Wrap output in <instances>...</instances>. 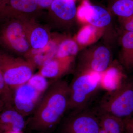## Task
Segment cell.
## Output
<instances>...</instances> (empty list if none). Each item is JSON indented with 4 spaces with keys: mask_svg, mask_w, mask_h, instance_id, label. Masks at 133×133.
Listing matches in <instances>:
<instances>
[{
    "mask_svg": "<svg viewBox=\"0 0 133 133\" xmlns=\"http://www.w3.org/2000/svg\"><path fill=\"white\" fill-rule=\"evenodd\" d=\"M57 44L53 40H50L44 48L39 49L30 50L26 54L27 60L34 66L41 68L55 57L57 51Z\"/></svg>",
    "mask_w": 133,
    "mask_h": 133,
    "instance_id": "obj_10",
    "label": "cell"
},
{
    "mask_svg": "<svg viewBox=\"0 0 133 133\" xmlns=\"http://www.w3.org/2000/svg\"><path fill=\"white\" fill-rule=\"evenodd\" d=\"M69 83L54 80L49 84L27 122L29 130L37 132L52 131L58 125L69 107Z\"/></svg>",
    "mask_w": 133,
    "mask_h": 133,
    "instance_id": "obj_1",
    "label": "cell"
},
{
    "mask_svg": "<svg viewBox=\"0 0 133 133\" xmlns=\"http://www.w3.org/2000/svg\"><path fill=\"white\" fill-rule=\"evenodd\" d=\"M2 133H23V132H15L14 131H8Z\"/></svg>",
    "mask_w": 133,
    "mask_h": 133,
    "instance_id": "obj_25",
    "label": "cell"
},
{
    "mask_svg": "<svg viewBox=\"0 0 133 133\" xmlns=\"http://www.w3.org/2000/svg\"><path fill=\"white\" fill-rule=\"evenodd\" d=\"M26 124L24 116L14 106L5 108L0 112V133L8 131L23 132Z\"/></svg>",
    "mask_w": 133,
    "mask_h": 133,
    "instance_id": "obj_9",
    "label": "cell"
},
{
    "mask_svg": "<svg viewBox=\"0 0 133 133\" xmlns=\"http://www.w3.org/2000/svg\"><path fill=\"white\" fill-rule=\"evenodd\" d=\"M110 61V53L105 47L98 48L92 56L85 61L83 70L102 73L108 67Z\"/></svg>",
    "mask_w": 133,
    "mask_h": 133,
    "instance_id": "obj_12",
    "label": "cell"
},
{
    "mask_svg": "<svg viewBox=\"0 0 133 133\" xmlns=\"http://www.w3.org/2000/svg\"><path fill=\"white\" fill-rule=\"evenodd\" d=\"M4 108V105L3 104L2 102L0 101V112Z\"/></svg>",
    "mask_w": 133,
    "mask_h": 133,
    "instance_id": "obj_26",
    "label": "cell"
},
{
    "mask_svg": "<svg viewBox=\"0 0 133 133\" xmlns=\"http://www.w3.org/2000/svg\"><path fill=\"white\" fill-rule=\"evenodd\" d=\"M37 4L41 7L48 8L51 6L53 0H37Z\"/></svg>",
    "mask_w": 133,
    "mask_h": 133,
    "instance_id": "obj_24",
    "label": "cell"
},
{
    "mask_svg": "<svg viewBox=\"0 0 133 133\" xmlns=\"http://www.w3.org/2000/svg\"><path fill=\"white\" fill-rule=\"evenodd\" d=\"M121 61L127 70H133V32L126 31L121 39Z\"/></svg>",
    "mask_w": 133,
    "mask_h": 133,
    "instance_id": "obj_17",
    "label": "cell"
},
{
    "mask_svg": "<svg viewBox=\"0 0 133 133\" xmlns=\"http://www.w3.org/2000/svg\"><path fill=\"white\" fill-rule=\"evenodd\" d=\"M95 31V28L93 26H86L81 30L77 36V40L80 44L87 43Z\"/></svg>",
    "mask_w": 133,
    "mask_h": 133,
    "instance_id": "obj_21",
    "label": "cell"
},
{
    "mask_svg": "<svg viewBox=\"0 0 133 133\" xmlns=\"http://www.w3.org/2000/svg\"><path fill=\"white\" fill-rule=\"evenodd\" d=\"M124 121L133 115V81H124L116 90L107 92L94 110Z\"/></svg>",
    "mask_w": 133,
    "mask_h": 133,
    "instance_id": "obj_3",
    "label": "cell"
},
{
    "mask_svg": "<svg viewBox=\"0 0 133 133\" xmlns=\"http://www.w3.org/2000/svg\"><path fill=\"white\" fill-rule=\"evenodd\" d=\"M70 63L55 58L41 67L39 74L45 78L57 80L68 69Z\"/></svg>",
    "mask_w": 133,
    "mask_h": 133,
    "instance_id": "obj_15",
    "label": "cell"
},
{
    "mask_svg": "<svg viewBox=\"0 0 133 133\" xmlns=\"http://www.w3.org/2000/svg\"><path fill=\"white\" fill-rule=\"evenodd\" d=\"M35 68L26 60L0 52V69L7 84L13 91L28 82Z\"/></svg>",
    "mask_w": 133,
    "mask_h": 133,
    "instance_id": "obj_4",
    "label": "cell"
},
{
    "mask_svg": "<svg viewBox=\"0 0 133 133\" xmlns=\"http://www.w3.org/2000/svg\"><path fill=\"white\" fill-rule=\"evenodd\" d=\"M0 44L11 51L26 55L31 48L25 22L14 19L5 21L0 29Z\"/></svg>",
    "mask_w": 133,
    "mask_h": 133,
    "instance_id": "obj_5",
    "label": "cell"
},
{
    "mask_svg": "<svg viewBox=\"0 0 133 133\" xmlns=\"http://www.w3.org/2000/svg\"><path fill=\"white\" fill-rule=\"evenodd\" d=\"M0 101L4 108L13 106V92L5 82L0 69Z\"/></svg>",
    "mask_w": 133,
    "mask_h": 133,
    "instance_id": "obj_20",
    "label": "cell"
},
{
    "mask_svg": "<svg viewBox=\"0 0 133 133\" xmlns=\"http://www.w3.org/2000/svg\"><path fill=\"white\" fill-rule=\"evenodd\" d=\"M112 10L115 14L123 19L133 15V0H115Z\"/></svg>",
    "mask_w": 133,
    "mask_h": 133,
    "instance_id": "obj_19",
    "label": "cell"
},
{
    "mask_svg": "<svg viewBox=\"0 0 133 133\" xmlns=\"http://www.w3.org/2000/svg\"><path fill=\"white\" fill-rule=\"evenodd\" d=\"M101 77V73L84 70L74 76L69 84L68 111L72 112L88 107L100 88Z\"/></svg>",
    "mask_w": 133,
    "mask_h": 133,
    "instance_id": "obj_2",
    "label": "cell"
},
{
    "mask_svg": "<svg viewBox=\"0 0 133 133\" xmlns=\"http://www.w3.org/2000/svg\"><path fill=\"white\" fill-rule=\"evenodd\" d=\"M97 114L99 121L98 133H125L123 120L109 114Z\"/></svg>",
    "mask_w": 133,
    "mask_h": 133,
    "instance_id": "obj_13",
    "label": "cell"
},
{
    "mask_svg": "<svg viewBox=\"0 0 133 133\" xmlns=\"http://www.w3.org/2000/svg\"></svg>",
    "mask_w": 133,
    "mask_h": 133,
    "instance_id": "obj_28",
    "label": "cell"
},
{
    "mask_svg": "<svg viewBox=\"0 0 133 133\" xmlns=\"http://www.w3.org/2000/svg\"><path fill=\"white\" fill-rule=\"evenodd\" d=\"M25 24L26 35L31 49L45 47L50 40L47 30L33 23L25 22Z\"/></svg>",
    "mask_w": 133,
    "mask_h": 133,
    "instance_id": "obj_11",
    "label": "cell"
},
{
    "mask_svg": "<svg viewBox=\"0 0 133 133\" xmlns=\"http://www.w3.org/2000/svg\"><path fill=\"white\" fill-rule=\"evenodd\" d=\"M131 17H132V18L133 19V15L132 16H131Z\"/></svg>",
    "mask_w": 133,
    "mask_h": 133,
    "instance_id": "obj_27",
    "label": "cell"
},
{
    "mask_svg": "<svg viewBox=\"0 0 133 133\" xmlns=\"http://www.w3.org/2000/svg\"><path fill=\"white\" fill-rule=\"evenodd\" d=\"M99 129L97 115L87 107L70 112L60 124L58 133H98Z\"/></svg>",
    "mask_w": 133,
    "mask_h": 133,
    "instance_id": "obj_6",
    "label": "cell"
},
{
    "mask_svg": "<svg viewBox=\"0 0 133 133\" xmlns=\"http://www.w3.org/2000/svg\"><path fill=\"white\" fill-rule=\"evenodd\" d=\"M101 73L100 87L107 92L114 91L118 88L124 81H122V75L116 67L107 69Z\"/></svg>",
    "mask_w": 133,
    "mask_h": 133,
    "instance_id": "obj_16",
    "label": "cell"
},
{
    "mask_svg": "<svg viewBox=\"0 0 133 133\" xmlns=\"http://www.w3.org/2000/svg\"><path fill=\"white\" fill-rule=\"evenodd\" d=\"M124 19V28L126 31L133 32V19L132 17Z\"/></svg>",
    "mask_w": 133,
    "mask_h": 133,
    "instance_id": "obj_23",
    "label": "cell"
},
{
    "mask_svg": "<svg viewBox=\"0 0 133 133\" xmlns=\"http://www.w3.org/2000/svg\"><path fill=\"white\" fill-rule=\"evenodd\" d=\"M76 13L79 19L86 20L95 27H105L111 21L110 15L105 9L99 6L91 5L86 0L84 1Z\"/></svg>",
    "mask_w": 133,
    "mask_h": 133,
    "instance_id": "obj_8",
    "label": "cell"
},
{
    "mask_svg": "<svg viewBox=\"0 0 133 133\" xmlns=\"http://www.w3.org/2000/svg\"><path fill=\"white\" fill-rule=\"evenodd\" d=\"M125 125V132L133 133V117L124 121Z\"/></svg>",
    "mask_w": 133,
    "mask_h": 133,
    "instance_id": "obj_22",
    "label": "cell"
},
{
    "mask_svg": "<svg viewBox=\"0 0 133 133\" xmlns=\"http://www.w3.org/2000/svg\"><path fill=\"white\" fill-rule=\"evenodd\" d=\"M51 8L54 14L63 21L71 20L77 12L74 0H53Z\"/></svg>",
    "mask_w": 133,
    "mask_h": 133,
    "instance_id": "obj_14",
    "label": "cell"
},
{
    "mask_svg": "<svg viewBox=\"0 0 133 133\" xmlns=\"http://www.w3.org/2000/svg\"><path fill=\"white\" fill-rule=\"evenodd\" d=\"M78 47L74 41L67 39L62 42L58 47L55 58L60 60L70 62L71 56L76 55Z\"/></svg>",
    "mask_w": 133,
    "mask_h": 133,
    "instance_id": "obj_18",
    "label": "cell"
},
{
    "mask_svg": "<svg viewBox=\"0 0 133 133\" xmlns=\"http://www.w3.org/2000/svg\"><path fill=\"white\" fill-rule=\"evenodd\" d=\"M13 92V106L24 117L32 115L43 93L29 82Z\"/></svg>",
    "mask_w": 133,
    "mask_h": 133,
    "instance_id": "obj_7",
    "label": "cell"
}]
</instances>
